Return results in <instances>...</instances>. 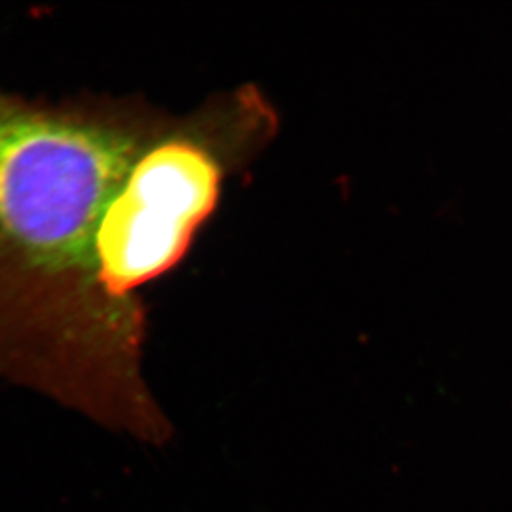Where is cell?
I'll list each match as a JSON object with an SVG mask.
<instances>
[{"mask_svg":"<svg viewBox=\"0 0 512 512\" xmlns=\"http://www.w3.org/2000/svg\"><path fill=\"white\" fill-rule=\"evenodd\" d=\"M165 110L140 97L58 102L0 88V383L161 446L173 423L145 375L148 325L98 281V232Z\"/></svg>","mask_w":512,"mask_h":512,"instance_id":"6da1fadb","label":"cell"},{"mask_svg":"<svg viewBox=\"0 0 512 512\" xmlns=\"http://www.w3.org/2000/svg\"><path fill=\"white\" fill-rule=\"evenodd\" d=\"M277 126L276 108L252 83L161 116L98 232V281L118 314L148 324L143 292L181 264L228 183L271 145Z\"/></svg>","mask_w":512,"mask_h":512,"instance_id":"7a4b0ae2","label":"cell"}]
</instances>
